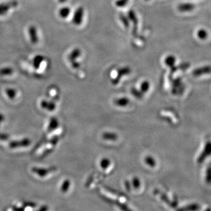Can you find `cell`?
<instances>
[{
    "label": "cell",
    "mask_w": 211,
    "mask_h": 211,
    "mask_svg": "<svg viewBox=\"0 0 211 211\" xmlns=\"http://www.w3.org/2000/svg\"><path fill=\"white\" fill-rule=\"evenodd\" d=\"M128 18L130 19V20L132 21L135 25H137V18L136 15V14H135L134 11H133V10L129 11V12L128 13Z\"/></svg>",
    "instance_id": "8fae6325"
},
{
    "label": "cell",
    "mask_w": 211,
    "mask_h": 211,
    "mask_svg": "<svg viewBox=\"0 0 211 211\" xmlns=\"http://www.w3.org/2000/svg\"><path fill=\"white\" fill-rule=\"evenodd\" d=\"M207 146L205 147V149H204V151L202 154L201 157L200 158V160L201 161H203L204 160V158H205V157H207L208 155H209V154H211V143H208L207 144Z\"/></svg>",
    "instance_id": "ba28073f"
},
{
    "label": "cell",
    "mask_w": 211,
    "mask_h": 211,
    "mask_svg": "<svg viewBox=\"0 0 211 211\" xmlns=\"http://www.w3.org/2000/svg\"><path fill=\"white\" fill-rule=\"evenodd\" d=\"M59 1L60 3H65V2H66V0H59Z\"/></svg>",
    "instance_id": "ffe728a7"
},
{
    "label": "cell",
    "mask_w": 211,
    "mask_h": 211,
    "mask_svg": "<svg viewBox=\"0 0 211 211\" xmlns=\"http://www.w3.org/2000/svg\"><path fill=\"white\" fill-rule=\"evenodd\" d=\"M81 55V51L79 49H75L69 55V59L70 61H75V60L79 57Z\"/></svg>",
    "instance_id": "8992f818"
},
{
    "label": "cell",
    "mask_w": 211,
    "mask_h": 211,
    "mask_svg": "<svg viewBox=\"0 0 211 211\" xmlns=\"http://www.w3.org/2000/svg\"><path fill=\"white\" fill-rule=\"evenodd\" d=\"M84 10L82 7H79L76 9L73 17V22L76 25H79L83 21Z\"/></svg>",
    "instance_id": "7a4b0ae2"
},
{
    "label": "cell",
    "mask_w": 211,
    "mask_h": 211,
    "mask_svg": "<svg viewBox=\"0 0 211 211\" xmlns=\"http://www.w3.org/2000/svg\"><path fill=\"white\" fill-rule=\"evenodd\" d=\"M149 82L147 81H145L144 82L143 84H141V90L143 92H147L149 89Z\"/></svg>",
    "instance_id": "9a60e30c"
},
{
    "label": "cell",
    "mask_w": 211,
    "mask_h": 211,
    "mask_svg": "<svg viewBox=\"0 0 211 211\" xmlns=\"http://www.w3.org/2000/svg\"><path fill=\"white\" fill-rule=\"evenodd\" d=\"M128 0H117L116 3V4L117 6L122 7H124L127 4Z\"/></svg>",
    "instance_id": "2e32d148"
},
{
    "label": "cell",
    "mask_w": 211,
    "mask_h": 211,
    "mask_svg": "<svg viewBox=\"0 0 211 211\" xmlns=\"http://www.w3.org/2000/svg\"><path fill=\"white\" fill-rule=\"evenodd\" d=\"M12 69L11 68H4L3 69L0 70V73H3V74H4V73H11L13 71H12Z\"/></svg>",
    "instance_id": "e0dca14e"
},
{
    "label": "cell",
    "mask_w": 211,
    "mask_h": 211,
    "mask_svg": "<svg viewBox=\"0 0 211 211\" xmlns=\"http://www.w3.org/2000/svg\"><path fill=\"white\" fill-rule=\"evenodd\" d=\"M195 8V5L190 3H182L179 5L178 7V10L182 13H187L192 11Z\"/></svg>",
    "instance_id": "3957f363"
},
{
    "label": "cell",
    "mask_w": 211,
    "mask_h": 211,
    "mask_svg": "<svg viewBox=\"0 0 211 211\" xmlns=\"http://www.w3.org/2000/svg\"><path fill=\"white\" fill-rule=\"evenodd\" d=\"M211 73V66L205 65V66L199 67L194 69L192 72L194 76L199 77L203 75H208Z\"/></svg>",
    "instance_id": "6da1fadb"
},
{
    "label": "cell",
    "mask_w": 211,
    "mask_h": 211,
    "mask_svg": "<svg viewBox=\"0 0 211 211\" xmlns=\"http://www.w3.org/2000/svg\"><path fill=\"white\" fill-rule=\"evenodd\" d=\"M43 61V57L42 56H36V57H35L34 61V66L36 68H39L40 63Z\"/></svg>",
    "instance_id": "4fadbf2b"
},
{
    "label": "cell",
    "mask_w": 211,
    "mask_h": 211,
    "mask_svg": "<svg viewBox=\"0 0 211 211\" xmlns=\"http://www.w3.org/2000/svg\"><path fill=\"white\" fill-rule=\"evenodd\" d=\"M130 69L128 67H124L121 69H119L118 71L119 73V75L120 76H122L124 75H127L128 73H130Z\"/></svg>",
    "instance_id": "7c38bea8"
},
{
    "label": "cell",
    "mask_w": 211,
    "mask_h": 211,
    "mask_svg": "<svg viewBox=\"0 0 211 211\" xmlns=\"http://www.w3.org/2000/svg\"><path fill=\"white\" fill-rule=\"evenodd\" d=\"M198 38L201 40H207L208 37V32L204 29H200L197 32Z\"/></svg>",
    "instance_id": "9c48e42d"
},
{
    "label": "cell",
    "mask_w": 211,
    "mask_h": 211,
    "mask_svg": "<svg viewBox=\"0 0 211 211\" xmlns=\"http://www.w3.org/2000/svg\"><path fill=\"white\" fill-rule=\"evenodd\" d=\"M72 66L75 69H78V68H79V66H80V64L77 62L73 61L72 63Z\"/></svg>",
    "instance_id": "ac0fdd59"
},
{
    "label": "cell",
    "mask_w": 211,
    "mask_h": 211,
    "mask_svg": "<svg viewBox=\"0 0 211 211\" xmlns=\"http://www.w3.org/2000/svg\"><path fill=\"white\" fill-rule=\"evenodd\" d=\"M176 62V58L173 55H169L165 59V63L168 67L174 66Z\"/></svg>",
    "instance_id": "52a82bcc"
},
{
    "label": "cell",
    "mask_w": 211,
    "mask_h": 211,
    "mask_svg": "<svg viewBox=\"0 0 211 211\" xmlns=\"http://www.w3.org/2000/svg\"><path fill=\"white\" fill-rule=\"evenodd\" d=\"M146 1H149V0H146Z\"/></svg>",
    "instance_id": "44dd1931"
},
{
    "label": "cell",
    "mask_w": 211,
    "mask_h": 211,
    "mask_svg": "<svg viewBox=\"0 0 211 211\" xmlns=\"http://www.w3.org/2000/svg\"><path fill=\"white\" fill-rule=\"evenodd\" d=\"M30 35L31 37V42L32 44H36L38 41V37L37 36L36 30L35 26H31L29 29Z\"/></svg>",
    "instance_id": "5b68a950"
},
{
    "label": "cell",
    "mask_w": 211,
    "mask_h": 211,
    "mask_svg": "<svg viewBox=\"0 0 211 211\" xmlns=\"http://www.w3.org/2000/svg\"><path fill=\"white\" fill-rule=\"evenodd\" d=\"M120 19L122 21V22H123V25L124 26L126 27H128L129 26V21L126 16L124 15L123 14H121L120 15Z\"/></svg>",
    "instance_id": "5bb4252c"
},
{
    "label": "cell",
    "mask_w": 211,
    "mask_h": 211,
    "mask_svg": "<svg viewBox=\"0 0 211 211\" xmlns=\"http://www.w3.org/2000/svg\"><path fill=\"white\" fill-rule=\"evenodd\" d=\"M17 5V2L13 1L11 3H7V4H4L0 5V15H3L6 13L9 8L14 7Z\"/></svg>",
    "instance_id": "277c9868"
},
{
    "label": "cell",
    "mask_w": 211,
    "mask_h": 211,
    "mask_svg": "<svg viewBox=\"0 0 211 211\" xmlns=\"http://www.w3.org/2000/svg\"><path fill=\"white\" fill-rule=\"evenodd\" d=\"M70 13V9L69 7H63L59 11V15L63 18L68 17Z\"/></svg>",
    "instance_id": "30bf717a"
},
{
    "label": "cell",
    "mask_w": 211,
    "mask_h": 211,
    "mask_svg": "<svg viewBox=\"0 0 211 211\" xmlns=\"http://www.w3.org/2000/svg\"><path fill=\"white\" fill-rule=\"evenodd\" d=\"M208 173L209 174V176H207V180L209 182H210L211 181V168H209L208 171Z\"/></svg>",
    "instance_id": "d6986e66"
}]
</instances>
